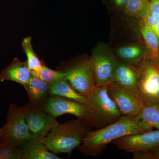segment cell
<instances>
[{
  "label": "cell",
  "instance_id": "cell-1",
  "mask_svg": "<svg viewBox=\"0 0 159 159\" xmlns=\"http://www.w3.org/2000/svg\"><path fill=\"white\" fill-rule=\"evenodd\" d=\"M145 132L146 131L136 116H122L114 123L89 132L78 147V150L85 156H98L108 144L115 140L125 136Z\"/></svg>",
  "mask_w": 159,
  "mask_h": 159
},
{
  "label": "cell",
  "instance_id": "cell-2",
  "mask_svg": "<svg viewBox=\"0 0 159 159\" xmlns=\"http://www.w3.org/2000/svg\"><path fill=\"white\" fill-rule=\"evenodd\" d=\"M90 127L78 119L60 124L54 127L41 142L54 154L71 153L79 147Z\"/></svg>",
  "mask_w": 159,
  "mask_h": 159
},
{
  "label": "cell",
  "instance_id": "cell-3",
  "mask_svg": "<svg viewBox=\"0 0 159 159\" xmlns=\"http://www.w3.org/2000/svg\"><path fill=\"white\" fill-rule=\"evenodd\" d=\"M87 98L91 112L90 127L102 128L122 116L116 104L109 95L107 85L97 86Z\"/></svg>",
  "mask_w": 159,
  "mask_h": 159
},
{
  "label": "cell",
  "instance_id": "cell-4",
  "mask_svg": "<svg viewBox=\"0 0 159 159\" xmlns=\"http://www.w3.org/2000/svg\"><path fill=\"white\" fill-rule=\"evenodd\" d=\"M2 142L22 147L33 139L26 122L23 107L15 104L9 105L7 122L0 128Z\"/></svg>",
  "mask_w": 159,
  "mask_h": 159
},
{
  "label": "cell",
  "instance_id": "cell-5",
  "mask_svg": "<svg viewBox=\"0 0 159 159\" xmlns=\"http://www.w3.org/2000/svg\"><path fill=\"white\" fill-rule=\"evenodd\" d=\"M137 67L139 95L145 102L159 104V65L145 58Z\"/></svg>",
  "mask_w": 159,
  "mask_h": 159
},
{
  "label": "cell",
  "instance_id": "cell-6",
  "mask_svg": "<svg viewBox=\"0 0 159 159\" xmlns=\"http://www.w3.org/2000/svg\"><path fill=\"white\" fill-rule=\"evenodd\" d=\"M63 70L66 73V80L81 95L87 97L96 88L95 73L90 58Z\"/></svg>",
  "mask_w": 159,
  "mask_h": 159
},
{
  "label": "cell",
  "instance_id": "cell-7",
  "mask_svg": "<svg viewBox=\"0 0 159 159\" xmlns=\"http://www.w3.org/2000/svg\"><path fill=\"white\" fill-rule=\"evenodd\" d=\"M93 64L96 85H107L113 82L115 65L117 59L104 44H99L92 52Z\"/></svg>",
  "mask_w": 159,
  "mask_h": 159
},
{
  "label": "cell",
  "instance_id": "cell-8",
  "mask_svg": "<svg viewBox=\"0 0 159 159\" xmlns=\"http://www.w3.org/2000/svg\"><path fill=\"white\" fill-rule=\"evenodd\" d=\"M42 110L55 118L71 114L84 121L89 126L90 123L91 112L88 107L67 98L50 95Z\"/></svg>",
  "mask_w": 159,
  "mask_h": 159
},
{
  "label": "cell",
  "instance_id": "cell-9",
  "mask_svg": "<svg viewBox=\"0 0 159 159\" xmlns=\"http://www.w3.org/2000/svg\"><path fill=\"white\" fill-rule=\"evenodd\" d=\"M107 91L123 116H136L145 104L139 94L122 89L116 83L107 85Z\"/></svg>",
  "mask_w": 159,
  "mask_h": 159
},
{
  "label": "cell",
  "instance_id": "cell-10",
  "mask_svg": "<svg viewBox=\"0 0 159 159\" xmlns=\"http://www.w3.org/2000/svg\"><path fill=\"white\" fill-rule=\"evenodd\" d=\"M23 108L32 139L41 142L52 129L59 124L56 118L42 109L32 108L28 104Z\"/></svg>",
  "mask_w": 159,
  "mask_h": 159
},
{
  "label": "cell",
  "instance_id": "cell-11",
  "mask_svg": "<svg viewBox=\"0 0 159 159\" xmlns=\"http://www.w3.org/2000/svg\"><path fill=\"white\" fill-rule=\"evenodd\" d=\"M112 143L126 153L150 150L159 145V129L125 136Z\"/></svg>",
  "mask_w": 159,
  "mask_h": 159
},
{
  "label": "cell",
  "instance_id": "cell-12",
  "mask_svg": "<svg viewBox=\"0 0 159 159\" xmlns=\"http://www.w3.org/2000/svg\"><path fill=\"white\" fill-rule=\"evenodd\" d=\"M113 82L122 89L139 94L137 66L117 59L114 69Z\"/></svg>",
  "mask_w": 159,
  "mask_h": 159
},
{
  "label": "cell",
  "instance_id": "cell-13",
  "mask_svg": "<svg viewBox=\"0 0 159 159\" xmlns=\"http://www.w3.org/2000/svg\"><path fill=\"white\" fill-rule=\"evenodd\" d=\"M24 87L29 97L28 105L32 108L42 109L50 95L49 84L32 75Z\"/></svg>",
  "mask_w": 159,
  "mask_h": 159
},
{
  "label": "cell",
  "instance_id": "cell-14",
  "mask_svg": "<svg viewBox=\"0 0 159 159\" xmlns=\"http://www.w3.org/2000/svg\"><path fill=\"white\" fill-rule=\"evenodd\" d=\"M31 76L27 61H21L15 58L10 64L0 73V81L10 80L24 86L28 83Z\"/></svg>",
  "mask_w": 159,
  "mask_h": 159
},
{
  "label": "cell",
  "instance_id": "cell-15",
  "mask_svg": "<svg viewBox=\"0 0 159 159\" xmlns=\"http://www.w3.org/2000/svg\"><path fill=\"white\" fill-rule=\"evenodd\" d=\"M136 117L145 131L159 129V104L145 102Z\"/></svg>",
  "mask_w": 159,
  "mask_h": 159
},
{
  "label": "cell",
  "instance_id": "cell-16",
  "mask_svg": "<svg viewBox=\"0 0 159 159\" xmlns=\"http://www.w3.org/2000/svg\"><path fill=\"white\" fill-rule=\"evenodd\" d=\"M49 94L67 98L87 106V98L81 95L70 85L66 80H58L49 84Z\"/></svg>",
  "mask_w": 159,
  "mask_h": 159
},
{
  "label": "cell",
  "instance_id": "cell-17",
  "mask_svg": "<svg viewBox=\"0 0 159 159\" xmlns=\"http://www.w3.org/2000/svg\"><path fill=\"white\" fill-rule=\"evenodd\" d=\"M23 159H61L40 141L31 139L22 146Z\"/></svg>",
  "mask_w": 159,
  "mask_h": 159
},
{
  "label": "cell",
  "instance_id": "cell-18",
  "mask_svg": "<svg viewBox=\"0 0 159 159\" xmlns=\"http://www.w3.org/2000/svg\"><path fill=\"white\" fill-rule=\"evenodd\" d=\"M140 30L148 51L146 58L159 65V42L156 34L144 23Z\"/></svg>",
  "mask_w": 159,
  "mask_h": 159
},
{
  "label": "cell",
  "instance_id": "cell-19",
  "mask_svg": "<svg viewBox=\"0 0 159 159\" xmlns=\"http://www.w3.org/2000/svg\"><path fill=\"white\" fill-rule=\"evenodd\" d=\"M116 54L124 62L135 66H139L146 58L142 48L136 45L121 47L117 50Z\"/></svg>",
  "mask_w": 159,
  "mask_h": 159
},
{
  "label": "cell",
  "instance_id": "cell-20",
  "mask_svg": "<svg viewBox=\"0 0 159 159\" xmlns=\"http://www.w3.org/2000/svg\"><path fill=\"white\" fill-rule=\"evenodd\" d=\"M23 51L27 56V65L31 75L36 77L44 63L40 60L33 50L31 43V37L25 38L21 43Z\"/></svg>",
  "mask_w": 159,
  "mask_h": 159
},
{
  "label": "cell",
  "instance_id": "cell-21",
  "mask_svg": "<svg viewBox=\"0 0 159 159\" xmlns=\"http://www.w3.org/2000/svg\"><path fill=\"white\" fill-rule=\"evenodd\" d=\"M149 0H128L124 8L125 14L143 19L148 10Z\"/></svg>",
  "mask_w": 159,
  "mask_h": 159
},
{
  "label": "cell",
  "instance_id": "cell-22",
  "mask_svg": "<svg viewBox=\"0 0 159 159\" xmlns=\"http://www.w3.org/2000/svg\"><path fill=\"white\" fill-rule=\"evenodd\" d=\"M36 77L49 84L58 80H66V73L64 70H54L44 64Z\"/></svg>",
  "mask_w": 159,
  "mask_h": 159
},
{
  "label": "cell",
  "instance_id": "cell-23",
  "mask_svg": "<svg viewBox=\"0 0 159 159\" xmlns=\"http://www.w3.org/2000/svg\"><path fill=\"white\" fill-rule=\"evenodd\" d=\"M0 159H23L22 147L7 142H1Z\"/></svg>",
  "mask_w": 159,
  "mask_h": 159
},
{
  "label": "cell",
  "instance_id": "cell-24",
  "mask_svg": "<svg viewBox=\"0 0 159 159\" xmlns=\"http://www.w3.org/2000/svg\"><path fill=\"white\" fill-rule=\"evenodd\" d=\"M149 26L156 34L159 42V0H157L153 12L148 23Z\"/></svg>",
  "mask_w": 159,
  "mask_h": 159
},
{
  "label": "cell",
  "instance_id": "cell-25",
  "mask_svg": "<svg viewBox=\"0 0 159 159\" xmlns=\"http://www.w3.org/2000/svg\"><path fill=\"white\" fill-rule=\"evenodd\" d=\"M134 159H154L153 154L150 150L141 151L133 153Z\"/></svg>",
  "mask_w": 159,
  "mask_h": 159
},
{
  "label": "cell",
  "instance_id": "cell-26",
  "mask_svg": "<svg viewBox=\"0 0 159 159\" xmlns=\"http://www.w3.org/2000/svg\"><path fill=\"white\" fill-rule=\"evenodd\" d=\"M114 5L117 8L124 9L128 0H112Z\"/></svg>",
  "mask_w": 159,
  "mask_h": 159
},
{
  "label": "cell",
  "instance_id": "cell-27",
  "mask_svg": "<svg viewBox=\"0 0 159 159\" xmlns=\"http://www.w3.org/2000/svg\"><path fill=\"white\" fill-rule=\"evenodd\" d=\"M150 150L152 152L154 159H159V145L152 148Z\"/></svg>",
  "mask_w": 159,
  "mask_h": 159
},
{
  "label": "cell",
  "instance_id": "cell-28",
  "mask_svg": "<svg viewBox=\"0 0 159 159\" xmlns=\"http://www.w3.org/2000/svg\"><path fill=\"white\" fill-rule=\"evenodd\" d=\"M2 142V136H1V132H0V142Z\"/></svg>",
  "mask_w": 159,
  "mask_h": 159
}]
</instances>
